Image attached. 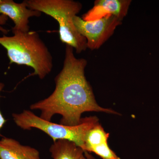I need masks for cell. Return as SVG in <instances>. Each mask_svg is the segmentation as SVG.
<instances>
[{
    "instance_id": "8",
    "label": "cell",
    "mask_w": 159,
    "mask_h": 159,
    "mask_svg": "<svg viewBox=\"0 0 159 159\" xmlns=\"http://www.w3.org/2000/svg\"><path fill=\"white\" fill-rule=\"evenodd\" d=\"M0 159H40L39 151L21 145L15 139L3 137L0 140Z\"/></svg>"
},
{
    "instance_id": "2",
    "label": "cell",
    "mask_w": 159,
    "mask_h": 159,
    "mask_svg": "<svg viewBox=\"0 0 159 159\" xmlns=\"http://www.w3.org/2000/svg\"><path fill=\"white\" fill-rule=\"evenodd\" d=\"M12 36L0 37V45L7 51L10 64L29 66L34 70L31 76L43 80L52 71L53 57L36 31H12Z\"/></svg>"
},
{
    "instance_id": "10",
    "label": "cell",
    "mask_w": 159,
    "mask_h": 159,
    "mask_svg": "<svg viewBox=\"0 0 159 159\" xmlns=\"http://www.w3.org/2000/svg\"><path fill=\"white\" fill-rule=\"evenodd\" d=\"M110 134L106 133L99 123H98L89 131L86 137L84 151L89 152L92 147L107 142Z\"/></svg>"
},
{
    "instance_id": "6",
    "label": "cell",
    "mask_w": 159,
    "mask_h": 159,
    "mask_svg": "<svg viewBox=\"0 0 159 159\" xmlns=\"http://www.w3.org/2000/svg\"><path fill=\"white\" fill-rule=\"evenodd\" d=\"M41 14L39 11L28 8L26 0L20 3L12 0H0V15H4L12 20L14 24L12 31L29 32V18L39 17Z\"/></svg>"
},
{
    "instance_id": "1",
    "label": "cell",
    "mask_w": 159,
    "mask_h": 159,
    "mask_svg": "<svg viewBox=\"0 0 159 159\" xmlns=\"http://www.w3.org/2000/svg\"><path fill=\"white\" fill-rule=\"evenodd\" d=\"M87 63L84 58H77L73 48L66 45L62 68L54 79V92L45 99L31 104L30 109L40 111L39 117L48 121L56 114L61 115L60 124L67 126L79 124L81 115L85 112L118 114L97 103L85 76Z\"/></svg>"
},
{
    "instance_id": "12",
    "label": "cell",
    "mask_w": 159,
    "mask_h": 159,
    "mask_svg": "<svg viewBox=\"0 0 159 159\" xmlns=\"http://www.w3.org/2000/svg\"><path fill=\"white\" fill-rule=\"evenodd\" d=\"M4 87H5L4 84L2 82H0V97H1V92L2 91ZM6 120L4 118V117H3V115H2V113H1V111H0V131H1V129L2 128L4 124L6 123ZM0 135H1V134H0Z\"/></svg>"
},
{
    "instance_id": "5",
    "label": "cell",
    "mask_w": 159,
    "mask_h": 159,
    "mask_svg": "<svg viewBox=\"0 0 159 159\" xmlns=\"http://www.w3.org/2000/svg\"><path fill=\"white\" fill-rule=\"evenodd\" d=\"M74 21L77 31L86 40L88 48L91 50L99 49L122 23L121 20L110 15L91 22L76 16Z\"/></svg>"
},
{
    "instance_id": "3",
    "label": "cell",
    "mask_w": 159,
    "mask_h": 159,
    "mask_svg": "<svg viewBox=\"0 0 159 159\" xmlns=\"http://www.w3.org/2000/svg\"><path fill=\"white\" fill-rule=\"evenodd\" d=\"M27 7L43 12L56 20L59 25V38L70 46L77 54L88 48L86 40L77 31L74 18L81 11L82 5L73 0H26Z\"/></svg>"
},
{
    "instance_id": "9",
    "label": "cell",
    "mask_w": 159,
    "mask_h": 159,
    "mask_svg": "<svg viewBox=\"0 0 159 159\" xmlns=\"http://www.w3.org/2000/svg\"><path fill=\"white\" fill-rule=\"evenodd\" d=\"M49 151L53 159H88L83 149L69 140H57L51 145Z\"/></svg>"
},
{
    "instance_id": "7",
    "label": "cell",
    "mask_w": 159,
    "mask_h": 159,
    "mask_svg": "<svg viewBox=\"0 0 159 159\" xmlns=\"http://www.w3.org/2000/svg\"><path fill=\"white\" fill-rule=\"evenodd\" d=\"M130 0H97L92 9L83 15L86 21H94L107 16H113L122 21L128 13Z\"/></svg>"
},
{
    "instance_id": "11",
    "label": "cell",
    "mask_w": 159,
    "mask_h": 159,
    "mask_svg": "<svg viewBox=\"0 0 159 159\" xmlns=\"http://www.w3.org/2000/svg\"><path fill=\"white\" fill-rule=\"evenodd\" d=\"M9 19V18L4 15H0V31L2 32L4 35L8 34L9 30L8 29H5L2 27L3 25H6L7 21Z\"/></svg>"
},
{
    "instance_id": "4",
    "label": "cell",
    "mask_w": 159,
    "mask_h": 159,
    "mask_svg": "<svg viewBox=\"0 0 159 159\" xmlns=\"http://www.w3.org/2000/svg\"><path fill=\"white\" fill-rule=\"evenodd\" d=\"M12 117L16 124L24 130L38 129L47 134L54 142L61 139L69 140L84 151L88 133L99 123L97 117L90 116L82 118L78 125L67 126L47 121L29 110H24L20 114H12Z\"/></svg>"
}]
</instances>
